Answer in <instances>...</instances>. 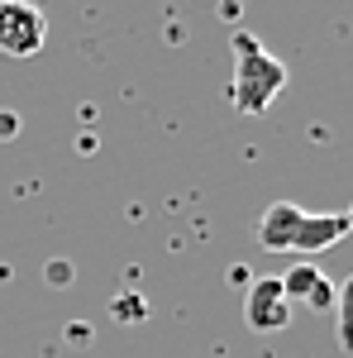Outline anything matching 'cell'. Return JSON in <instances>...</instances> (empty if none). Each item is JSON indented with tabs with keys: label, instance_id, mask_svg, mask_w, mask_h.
<instances>
[{
	"label": "cell",
	"instance_id": "cell-1",
	"mask_svg": "<svg viewBox=\"0 0 353 358\" xmlns=\"http://www.w3.org/2000/svg\"><path fill=\"white\" fill-rule=\"evenodd\" d=\"M287 91V62L253 38V34H234V82H229V101L239 115H268V106Z\"/></svg>",
	"mask_w": 353,
	"mask_h": 358
},
{
	"label": "cell",
	"instance_id": "cell-2",
	"mask_svg": "<svg viewBox=\"0 0 353 358\" xmlns=\"http://www.w3.org/2000/svg\"><path fill=\"white\" fill-rule=\"evenodd\" d=\"M48 43V20L34 0H0V53L34 57Z\"/></svg>",
	"mask_w": 353,
	"mask_h": 358
},
{
	"label": "cell",
	"instance_id": "cell-3",
	"mask_svg": "<svg viewBox=\"0 0 353 358\" xmlns=\"http://www.w3.org/2000/svg\"><path fill=\"white\" fill-rule=\"evenodd\" d=\"M244 325L253 334H282L291 325V301L282 292V277H253L244 292Z\"/></svg>",
	"mask_w": 353,
	"mask_h": 358
},
{
	"label": "cell",
	"instance_id": "cell-4",
	"mask_svg": "<svg viewBox=\"0 0 353 358\" xmlns=\"http://www.w3.org/2000/svg\"><path fill=\"white\" fill-rule=\"evenodd\" d=\"M282 292H287V301H301L310 310H334V282L315 263H305V258L282 273Z\"/></svg>",
	"mask_w": 353,
	"mask_h": 358
},
{
	"label": "cell",
	"instance_id": "cell-5",
	"mask_svg": "<svg viewBox=\"0 0 353 358\" xmlns=\"http://www.w3.org/2000/svg\"><path fill=\"white\" fill-rule=\"evenodd\" d=\"M301 220H305V210L296 201H272L263 210V220H258V244L268 253H291V244L301 234Z\"/></svg>",
	"mask_w": 353,
	"mask_h": 358
},
{
	"label": "cell",
	"instance_id": "cell-6",
	"mask_svg": "<svg viewBox=\"0 0 353 358\" xmlns=\"http://www.w3.org/2000/svg\"><path fill=\"white\" fill-rule=\"evenodd\" d=\"M344 234H349V220H344V215H315V210H305V220H301V234H296V244H291V253H301V258L310 263L315 253L334 248Z\"/></svg>",
	"mask_w": 353,
	"mask_h": 358
},
{
	"label": "cell",
	"instance_id": "cell-7",
	"mask_svg": "<svg viewBox=\"0 0 353 358\" xmlns=\"http://www.w3.org/2000/svg\"><path fill=\"white\" fill-rule=\"evenodd\" d=\"M334 310H339V349L353 354V277L334 287Z\"/></svg>",
	"mask_w": 353,
	"mask_h": 358
},
{
	"label": "cell",
	"instance_id": "cell-8",
	"mask_svg": "<svg viewBox=\"0 0 353 358\" xmlns=\"http://www.w3.org/2000/svg\"><path fill=\"white\" fill-rule=\"evenodd\" d=\"M344 220H349V229H353V206H349V210H344Z\"/></svg>",
	"mask_w": 353,
	"mask_h": 358
}]
</instances>
